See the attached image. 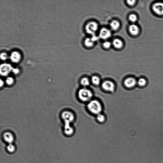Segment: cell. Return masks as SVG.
Listing matches in <instances>:
<instances>
[{"instance_id": "e0dca14e", "label": "cell", "mask_w": 163, "mask_h": 163, "mask_svg": "<svg viewBox=\"0 0 163 163\" xmlns=\"http://www.w3.org/2000/svg\"><path fill=\"white\" fill-rule=\"evenodd\" d=\"M80 83L84 87H86L89 85L90 81L88 78L84 77L82 79Z\"/></svg>"}, {"instance_id": "d6986e66", "label": "cell", "mask_w": 163, "mask_h": 163, "mask_svg": "<svg viewBox=\"0 0 163 163\" xmlns=\"http://www.w3.org/2000/svg\"><path fill=\"white\" fill-rule=\"evenodd\" d=\"M97 119L98 122L100 123H103L105 121L106 118L104 115L100 114L97 115Z\"/></svg>"}, {"instance_id": "7402d4cb", "label": "cell", "mask_w": 163, "mask_h": 163, "mask_svg": "<svg viewBox=\"0 0 163 163\" xmlns=\"http://www.w3.org/2000/svg\"><path fill=\"white\" fill-rule=\"evenodd\" d=\"M111 43L110 42L106 41L103 43V45L106 48L108 49L111 46Z\"/></svg>"}, {"instance_id": "4fadbf2b", "label": "cell", "mask_w": 163, "mask_h": 163, "mask_svg": "<svg viewBox=\"0 0 163 163\" xmlns=\"http://www.w3.org/2000/svg\"><path fill=\"white\" fill-rule=\"evenodd\" d=\"M110 26L112 30H117L119 29L120 26V22L114 20L111 22Z\"/></svg>"}, {"instance_id": "30bf717a", "label": "cell", "mask_w": 163, "mask_h": 163, "mask_svg": "<svg viewBox=\"0 0 163 163\" xmlns=\"http://www.w3.org/2000/svg\"><path fill=\"white\" fill-rule=\"evenodd\" d=\"M129 32L132 35H136L139 32V28L137 25L133 24L130 25L129 27Z\"/></svg>"}, {"instance_id": "3957f363", "label": "cell", "mask_w": 163, "mask_h": 163, "mask_svg": "<svg viewBox=\"0 0 163 163\" xmlns=\"http://www.w3.org/2000/svg\"><path fill=\"white\" fill-rule=\"evenodd\" d=\"M93 96L92 92L86 88L80 89L78 92V97L79 99L83 102H87L90 100Z\"/></svg>"}, {"instance_id": "603a6c76", "label": "cell", "mask_w": 163, "mask_h": 163, "mask_svg": "<svg viewBox=\"0 0 163 163\" xmlns=\"http://www.w3.org/2000/svg\"><path fill=\"white\" fill-rule=\"evenodd\" d=\"M13 79L12 77H9L6 80V83L8 85H12L13 83Z\"/></svg>"}, {"instance_id": "4316f807", "label": "cell", "mask_w": 163, "mask_h": 163, "mask_svg": "<svg viewBox=\"0 0 163 163\" xmlns=\"http://www.w3.org/2000/svg\"><path fill=\"white\" fill-rule=\"evenodd\" d=\"M13 72L16 73L19 72V70L17 69H13Z\"/></svg>"}, {"instance_id": "277c9868", "label": "cell", "mask_w": 163, "mask_h": 163, "mask_svg": "<svg viewBox=\"0 0 163 163\" xmlns=\"http://www.w3.org/2000/svg\"><path fill=\"white\" fill-rule=\"evenodd\" d=\"M98 29V25L95 22H91L87 24L86 27V32L92 35L95 34Z\"/></svg>"}, {"instance_id": "ac0fdd59", "label": "cell", "mask_w": 163, "mask_h": 163, "mask_svg": "<svg viewBox=\"0 0 163 163\" xmlns=\"http://www.w3.org/2000/svg\"><path fill=\"white\" fill-rule=\"evenodd\" d=\"M92 82L94 85L97 86L99 85L100 83V79L97 76H94L92 78Z\"/></svg>"}, {"instance_id": "5b68a950", "label": "cell", "mask_w": 163, "mask_h": 163, "mask_svg": "<svg viewBox=\"0 0 163 163\" xmlns=\"http://www.w3.org/2000/svg\"><path fill=\"white\" fill-rule=\"evenodd\" d=\"M102 87L105 91L110 92H114L116 88L114 83L109 80L104 81L102 83Z\"/></svg>"}, {"instance_id": "ba28073f", "label": "cell", "mask_w": 163, "mask_h": 163, "mask_svg": "<svg viewBox=\"0 0 163 163\" xmlns=\"http://www.w3.org/2000/svg\"><path fill=\"white\" fill-rule=\"evenodd\" d=\"M111 35V31L106 28H102L100 30L99 37L101 39L106 40L110 37Z\"/></svg>"}, {"instance_id": "8fae6325", "label": "cell", "mask_w": 163, "mask_h": 163, "mask_svg": "<svg viewBox=\"0 0 163 163\" xmlns=\"http://www.w3.org/2000/svg\"><path fill=\"white\" fill-rule=\"evenodd\" d=\"M3 137L5 141L9 144L12 143L14 141L13 136L10 133L7 132L5 133Z\"/></svg>"}, {"instance_id": "6da1fadb", "label": "cell", "mask_w": 163, "mask_h": 163, "mask_svg": "<svg viewBox=\"0 0 163 163\" xmlns=\"http://www.w3.org/2000/svg\"><path fill=\"white\" fill-rule=\"evenodd\" d=\"M62 118L65 122L64 132L67 135L71 136L73 133L74 130L70 126V123L73 121L74 119V114L69 111L64 112L62 115Z\"/></svg>"}, {"instance_id": "ffe728a7", "label": "cell", "mask_w": 163, "mask_h": 163, "mask_svg": "<svg viewBox=\"0 0 163 163\" xmlns=\"http://www.w3.org/2000/svg\"><path fill=\"white\" fill-rule=\"evenodd\" d=\"M7 151L10 153H13L15 150V145L12 143L9 144L7 146Z\"/></svg>"}, {"instance_id": "44dd1931", "label": "cell", "mask_w": 163, "mask_h": 163, "mask_svg": "<svg viewBox=\"0 0 163 163\" xmlns=\"http://www.w3.org/2000/svg\"><path fill=\"white\" fill-rule=\"evenodd\" d=\"M129 19L131 22L134 23L136 22L137 20V16L135 14H132L129 16Z\"/></svg>"}, {"instance_id": "9a60e30c", "label": "cell", "mask_w": 163, "mask_h": 163, "mask_svg": "<svg viewBox=\"0 0 163 163\" xmlns=\"http://www.w3.org/2000/svg\"><path fill=\"white\" fill-rule=\"evenodd\" d=\"M147 81L144 78H140L137 81V84L140 87H145L147 84Z\"/></svg>"}, {"instance_id": "8992f818", "label": "cell", "mask_w": 163, "mask_h": 163, "mask_svg": "<svg viewBox=\"0 0 163 163\" xmlns=\"http://www.w3.org/2000/svg\"><path fill=\"white\" fill-rule=\"evenodd\" d=\"M153 10L157 15H163V3L158 2L154 4L153 7Z\"/></svg>"}, {"instance_id": "d4e9b609", "label": "cell", "mask_w": 163, "mask_h": 163, "mask_svg": "<svg viewBox=\"0 0 163 163\" xmlns=\"http://www.w3.org/2000/svg\"><path fill=\"white\" fill-rule=\"evenodd\" d=\"M136 1H127V4L130 6H133L136 4Z\"/></svg>"}, {"instance_id": "52a82bcc", "label": "cell", "mask_w": 163, "mask_h": 163, "mask_svg": "<svg viewBox=\"0 0 163 163\" xmlns=\"http://www.w3.org/2000/svg\"><path fill=\"white\" fill-rule=\"evenodd\" d=\"M137 84L136 80L134 78L130 77L128 78L125 80L124 82L125 86L128 88H134Z\"/></svg>"}, {"instance_id": "2e32d148", "label": "cell", "mask_w": 163, "mask_h": 163, "mask_svg": "<svg viewBox=\"0 0 163 163\" xmlns=\"http://www.w3.org/2000/svg\"><path fill=\"white\" fill-rule=\"evenodd\" d=\"M85 44L86 47H91L93 46L94 42L92 40L91 38H88L85 39Z\"/></svg>"}, {"instance_id": "7c38bea8", "label": "cell", "mask_w": 163, "mask_h": 163, "mask_svg": "<svg viewBox=\"0 0 163 163\" xmlns=\"http://www.w3.org/2000/svg\"><path fill=\"white\" fill-rule=\"evenodd\" d=\"M112 44L116 48L119 49L122 48L123 45V43L122 41L118 39H114L112 42Z\"/></svg>"}, {"instance_id": "484cf974", "label": "cell", "mask_w": 163, "mask_h": 163, "mask_svg": "<svg viewBox=\"0 0 163 163\" xmlns=\"http://www.w3.org/2000/svg\"><path fill=\"white\" fill-rule=\"evenodd\" d=\"M1 58L2 59H5L6 58V56L5 54H3L1 55Z\"/></svg>"}, {"instance_id": "cb8c5ba5", "label": "cell", "mask_w": 163, "mask_h": 163, "mask_svg": "<svg viewBox=\"0 0 163 163\" xmlns=\"http://www.w3.org/2000/svg\"><path fill=\"white\" fill-rule=\"evenodd\" d=\"M99 36H98L96 35V34H95L92 35L91 39L92 40L94 43L96 41L99 40Z\"/></svg>"}, {"instance_id": "9c48e42d", "label": "cell", "mask_w": 163, "mask_h": 163, "mask_svg": "<svg viewBox=\"0 0 163 163\" xmlns=\"http://www.w3.org/2000/svg\"><path fill=\"white\" fill-rule=\"evenodd\" d=\"M1 75H6L9 73L12 69V67L10 65L4 64L1 65Z\"/></svg>"}, {"instance_id": "7a4b0ae2", "label": "cell", "mask_w": 163, "mask_h": 163, "mask_svg": "<svg viewBox=\"0 0 163 163\" xmlns=\"http://www.w3.org/2000/svg\"><path fill=\"white\" fill-rule=\"evenodd\" d=\"M87 106L89 111L95 114H100L102 110V105L99 101L96 100L90 101Z\"/></svg>"}, {"instance_id": "5bb4252c", "label": "cell", "mask_w": 163, "mask_h": 163, "mask_svg": "<svg viewBox=\"0 0 163 163\" xmlns=\"http://www.w3.org/2000/svg\"><path fill=\"white\" fill-rule=\"evenodd\" d=\"M20 55L17 52H14L11 55V58L13 61L17 62L20 59Z\"/></svg>"}]
</instances>
